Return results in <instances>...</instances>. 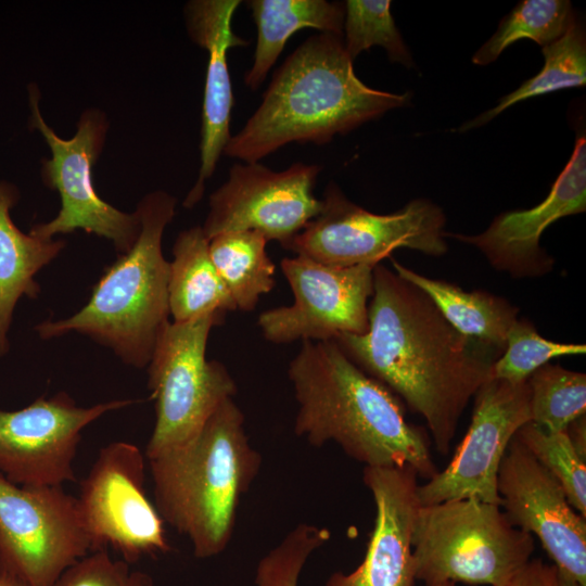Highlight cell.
Returning a JSON list of instances; mask_svg holds the SVG:
<instances>
[{"mask_svg": "<svg viewBox=\"0 0 586 586\" xmlns=\"http://www.w3.org/2000/svg\"><path fill=\"white\" fill-rule=\"evenodd\" d=\"M222 321L207 315L183 323L169 321L162 330L146 366L148 386L155 400L146 459L194 438L216 409L237 394L226 366L206 358L211 330Z\"/></svg>", "mask_w": 586, "mask_h": 586, "instance_id": "obj_7", "label": "cell"}, {"mask_svg": "<svg viewBox=\"0 0 586 586\" xmlns=\"http://www.w3.org/2000/svg\"><path fill=\"white\" fill-rule=\"evenodd\" d=\"M330 538L326 527L300 523L258 561L254 586H298L310 556Z\"/></svg>", "mask_w": 586, "mask_h": 586, "instance_id": "obj_31", "label": "cell"}, {"mask_svg": "<svg viewBox=\"0 0 586 586\" xmlns=\"http://www.w3.org/2000/svg\"><path fill=\"white\" fill-rule=\"evenodd\" d=\"M556 586H582L576 579L568 573L557 569Z\"/></svg>", "mask_w": 586, "mask_h": 586, "instance_id": "obj_36", "label": "cell"}, {"mask_svg": "<svg viewBox=\"0 0 586 586\" xmlns=\"http://www.w3.org/2000/svg\"><path fill=\"white\" fill-rule=\"evenodd\" d=\"M409 101V92L368 87L356 76L341 36L320 33L275 72L260 105L224 154L256 163L291 142L324 144Z\"/></svg>", "mask_w": 586, "mask_h": 586, "instance_id": "obj_3", "label": "cell"}, {"mask_svg": "<svg viewBox=\"0 0 586 586\" xmlns=\"http://www.w3.org/2000/svg\"><path fill=\"white\" fill-rule=\"evenodd\" d=\"M446 218L426 199H416L391 214H375L349 201L334 182L321 199V211L283 249L318 263L375 266L405 247L431 256L447 252Z\"/></svg>", "mask_w": 586, "mask_h": 586, "instance_id": "obj_8", "label": "cell"}, {"mask_svg": "<svg viewBox=\"0 0 586 586\" xmlns=\"http://www.w3.org/2000/svg\"><path fill=\"white\" fill-rule=\"evenodd\" d=\"M412 556L417 581L504 586L531 560L534 538L501 507L476 498L420 506Z\"/></svg>", "mask_w": 586, "mask_h": 586, "instance_id": "obj_6", "label": "cell"}, {"mask_svg": "<svg viewBox=\"0 0 586 586\" xmlns=\"http://www.w3.org/2000/svg\"><path fill=\"white\" fill-rule=\"evenodd\" d=\"M240 3L239 0H193L186 5L188 34L208 53L202 111L201 166L198 179L182 203L186 208H192L201 201L205 182L214 174L231 138L229 127L234 99L227 53L231 48L247 43L233 33L231 26Z\"/></svg>", "mask_w": 586, "mask_h": 586, "instance_id": "obj_19", "label": "cell"}, {"mask_svg": "<svg viewBox=\"0 0 586 586\" xmlns=\"http://www.w3.org/2000/svg\"><path fill=\"white\" fill-rule=\"evenodd\" d=\"M130 565L106 550H97L67 569L54 586H154L150 574Z\"/></svg>", "mask_w": 586, "mask_h": 586, "instance_id": "obj_32", "label": "cell"}, {"mask_svg": "<svg viewBox=\"0 0 586 586\" xmlns=\"http://www.w3.org/2000/svg\"><path fill=\"white\" fill-rule=\"evenodd\" d=\"M267 242L255 230L224 232L208 240L212 262L237 309L254 310L275 286L276 266L267 254Z\"/></svg>", "mask_w": 586, "mask_h": 586, "instance_id": "obj_24", "label": "cell"}, {"mask_svg": "<svg viewBox=\"0 0 586 586\" xmlns=\"http://www.w3.org/2000/svg\"><path fill=\"white\" fill-rule=\"evenodd\" d=\"M297 412L294 433L310 445L334 442L365 467L438 470L428 433L405 419L398 397L365 373L334 341H305L290 361Z\"/></svg>", "mask_w": 586, "mask_h": 586, "instance_id": "obj_2", "label": "cell"}, {"mask_svg": "<svg viewBox=\"0 0 586 586\" xmlns=\"http://www.w3.org/2000/svg\"><path fill=\"white\" fill-rule=\"evenodd\" d=\"M585 344L558 343L544 339L527 319L511 326L505 349L492 367L491 377L510 383H522L555 357L584 355Z\"/></svg>", "mask_w": 586, "mask_h": 586, "instance_id": "obj_30", "label": "cell"}, {"mask_svg": "<svg viewBox=\"0 0 586 586\" xmlns=\"http://www.w3.org/2000/svg\"><path fill=\"white\" fill-rule=\"evenodd\" d=\"M418 474L409 467H365L375 518L366 555L352 572H333L323 586H415L411 537L420 507Z\"/></svg>", "mask_w": 586, "mask_h": 586, "instance_id": "obj_18", "label": "cell"}, {"mask_svg": "<svg viewBox=\"0 0 586 586\" xmlns=\"http://www.w3.org/2000/svg\"><path fill=\"white\" fill-rule=\"evenodd\" d=\"M244 422L229 398L194 438L148 459L158 513L189 538L199 559L227 548L241 498L259 473L262 456L251 445Z\"/></svg>", "mask_w": 586, "mask_h": 586, "instance_id": "obj_4", "label": "cell"}, {"mask_svg": "<svg viewBox=\"0 0 586 586\" xmlns=\"http://www.w3.org/2000/svg\"><path fill=\"white\" fill-rule=\"evenodd\" d=\"M175 208L176 199L163 190L145 194L136 208L141 227L133 246L106 268L76 314L37 324L39 337L80 333L111 348L126 365L146 367L169 322V262L162 240Z\"/></svg>", "mask_w": 586, "mask_h": 586, "instance_id": "obj_5", "label": "cell"}, {"mask_svg": "<svg viewBox=\"0 0 586 586\" xmlns=\"http://www.w3.org/2000/svg\"><path fill=\"white\" fill-rule=\"evenodd\" d=\"M574 14L568 0H524L500 22L495 34L473 54L476 65H488L509 46L531 39L545 47L559 39Z\"/></svg>", "mask_w": 586, "mask_h": 586, "instance_id": "obj_26", "label": "cell"}, {"mask_svg": "<svg viewBox=\"0 0 586 586\" xmlns=\"http://www.w3.org/2000/svg\"><path fill=\"white\" fill-rule=\"evenodd\" d=\"M29 126L38 130L51 150V158L41 162L40 176L44 186L55 190L61 198L59 214L47 222L36 224L29 233L43 240L78 229L111 241L120 254L127 253L140 232L137 211L126 213L102 200L97 193L92 168L103 150L109 119L98 109H87L77 123L71 139L59 137L43 119L40 93L35 84L29 85Z\"/></svg>", "mask_w": 586, "mask_h": 586, "instance_id": "obj_9", "label": "cell"}, {"mask_svg": "<svg viewBox=\"0 0 586 586\" xmlns=\"http://www.w3.org/2000/svg\"><path fill=\"white\" fill-rule=\"evenodd\" d=\"M0 586H30L17 575L0 569Z\"/></svg>", "mask_w": 586, "mask_h": 586, "instance_id": "obj_35", "label": "cell"}, {"mask_svg": "<svg viewBox=\"0 0 586 586\" xmlns=\"http://www.w3.org/2000/svg\"><path fill=\"white\" fill-rule=\"evenodd\" d=\"M565 432L572 442L577 453L586 458V420L585 416H582L571 422Z\"/></svg>", "mask_w": 586, "mask_h": 586, "instance_id": "obj_34", "label": "cell"}, {"mask_svg": "<svg viewBox=\"0 0 586 586\" xmlns=\"http://www.w3.org/2000/svg\"><path fill=\"white\" fill-rule=\"evenodd\" d=\"M431 586H457V584L453 582H443V583H437Z\"/></svg>", "mask_w": 586, "mask_h": 586, "instance_id": "obj_37", "label": "cell"}, {"mask_svg": "<svg viewBox=\"0 0 586 586\" xmlns=\"http://www.w3.org/2000/svg\"><path fill=\"white\" fill-rule=\"evenodd\" d=\"M472 420L443 471L418 485L420 506L476 498L500 506L497 474L517 431L531 421L527 381L488 378L474 394Z\"/></svg>", "mask_w": 586, "mask_h": 586, "instance_id": "obj_15", "label": "cell"}, {"mask_svg": "<svg viewBox=\"0 0 586 586\" xmlns=\"http://www.w3.org/2000/svg\"><path fill=\"white\" fill-rule=\"evenodd\" d=\"M280 267L294 302L258 316L267 341H333L342 334L367 332L374 266L335 267L296 254L282 258Z\"/></svg>", "mask_w": 586, "mask_h": 586, "instance_id": "obj_12", "label": "cell"}, {"mask_svg": "<svg viewBox=\"0 0 586 586\" xmlns=\"http://www.w3.org/2000/svg\"><path fill=\"white\" fill-rule=\"evenodd\" d=\"M545 63L542 71L525 80L518 89L502 97L497 105L461 125L457 131L477 128L495 118L508 107L549 92L582 87L586 84V37L575 16L564 34L542 49Z\"/></svg>", "mask_w": 586, "mask_h": 586, "instance_id": "obj_25", "label": "cell"}, {"mask_svg": "<svg viewBox=\"0 0 586 586\" xmlns=\"http://www.w3.org/2000/svg\"><path fill=\"white\" fill-rule=\"evenodd\" d=\"M321 168L301 162L275 171L258 162L234 164L209 196L205 237L255 230L284 247L321 211L314 194Z\"/></svg>", "mask_w": 586, "mask_h": 586, "instance_id": "obj_14", "label": "cell"}, {"mask_svg": "<svg viewBox=\"0 0 586 586\" xmlns=\"http://www.w3.org/2000/svg\"><path fill=\"white\" fill-rule=\"evenodd\" d=\"M20 191L0 180V357L10 348L9 330L18 300L36 298L40 286L35 276L64 249L63 240H43L22 232L11 218Z\"/></svg>", "mask_w": 586, "mask_h": 586, "instance_id": "obj_20", "label": "cell"}, {"mask_svg": "<svg viewBox=\"0 0 586 586\" xmlns=\"http://www.w3.org/2000/svg\"><path fill=\"white\" fill-rule=\"evenodd\" d=\"M557 568L542 559H531L527 564L504 586H556Z\"/></svg>", "mask_w": 586, "mask_h": 586, "instance_id": "obj_33", "label": "cell"}, {"mask_svg": "<svg viewBox=\"0 0 586 586\" xmlns=\"http://www.w3.org/2000/svg\"><path fill=\"white\" fill-rule=\"evenodd\" d=\"M585 211L586 138L581 132L569 162L539 204L499 214L480 234L445 232L444 237L474 245L495 269L513 278H535L550 272L555 264L539 244L544 231L560 218Z\"/></svg>", "mask_w": 586, "mask_h": 586, "instance_id": "obj_17", "label": "cell"}, {"mask_svg": "<svg viewBox=\"0 0 586 586\" xmlns=\"http://www.w3.org/2000/svg\"><path fill=\"white\" fill-rule=\"evenodd\" d=\"M514 437L559 481L571 506L586 518V458L565 430L549 432L530 421Z\"/></svg>", "mask_w": 586, "mask_h": 586, "instance_id": "obj_28", "label": "cell"}, {"mask_svg": "<svg viewBox=\"0 0 586 586\" xmlns=\"http://www.w3.org/2000/svg\"><path fill=\"white\" fill-rule=\"evenodd\" d=\"M169 262L168 304L173 322L183 323L214 315L221 320L237 306L219 277L202 226L181 231Z\"/></svg>", "mask_w": 586, "mask_h": 586, "instance_id": "obj_21", "label": "cell"}, {"mask_svg": "<svg viewBox=\"0 0 586 586\" xmlns=\"http://www.w3.org/2000/svg\"><path fill=\"white\" fill-rule=\"evenodd\" d=\"M364 334L333 341L365 373L423 417L447 455L469 400L502 352L455 329L420 289L378 264Z\"/></svg>", "mask_w": 586, "mask_h": 586, "instance_id": "obj_1", "label": "cell"}, {"mask_svg": "<svg viewBox=\"0 0 586 586\" xmlns=\"http://www.w3.org/2000/svg\"><path fill=\"white\" fill-rule=\"evenodd\" d=\"M92 552L77 498L63 486H20L0 473V569L54 586Z\"/></svg>", "mask_w": 586, "mask_h": 586, "instance_id": "obj_10", "label": "cell"}, {"mask_svg": "<svg viewBox=\"0 0 586 586\" xmlns=\"http://www.w3.org/2000/svg\"><path fill=\"white\" fill-rule=\"evenodd\" d=\"M257 28L254 61L244 84L256 90L297 30L310 27L342 36L344 4L326 0H251L246 2Z\"/></svg>", "mask_w": 586, "mask_h": 586, "instance_id": "obj_22", "label": "cell"}, {"mask_svg": "<svg viewBox=\"0 0 586 586\" xmlns=\"http://www.w3.org/2000/svg\"><path fill=\"white\" fill-rule=\"evenodd\" d=\"M497 492L509 522L537 536L553 565L586 586V518L514 436L499 466Z\"/></svg>", "mask_w": 586, "mask_h": 586, "instance_id": "obj_16", "label": "cell"}, {"mask_svg": "<svg viewBox=\"0 0 586 586\" xmlns=\"http://www.w3.org/2000/svg\"><path fill=\"white\" fill-rule=\"evenodd\" d=\"M136 403L114 399L80 407L60 392L38 397L18 410L0 409V473L20 486L74 482V461L84 429L105 413Z\"/></svg>", "mask_w": 586, "mask_h": 586, "instance_id": "obj_13", "label": "cell"}, {"mask_svg": "<svg viewBox=\"0 0 586 586\" xmlns=\"http://www.w3.org/2000/svg\"><path fill=\"white\" fill-rule=\"evenodd\" d=\"M145 454L129 442L102 447L81 481L77 505L92 552L112 548L132 564L170 549L145 489Z\"/></svg>", "mask_w": 586, "mask_h": 586, "instance_id": "obj_11", "label": "cell"}, {"mask_svg": "<svg viewBox=\"0 0 586 586\" xmlns=\"http://www.w3.org/2000/svg\"><path fill=\"white\" fill-rule=\"evenodd\" d=\"M531 421L549 432L564 431L586 412L585 373L546 364L527 379Z\"/></svg>", "mask_w": 586, "mask_h": 586, "instance_id": "obj_27", "label": "cell"}, {"mask_svg": "<svg viewBox=\"0 0 586 586\" xmlns=\"http://www.w3.org/2000/svg\"><path fill=\"white\" fill-rule=\"evenodd\" d=\"M395 272L425 293L445 319L462 334L504 352L519 308L485 291H464L456 284L418 273L391 258Z\"/></svg>", "mask_w": 586, "mask_h": 586, "instance_id": "obj_23", "label": "cell"}, {"mask_svg": "<svg viewBox=\"0 0 586 586\" xmlns=\"http://www.w3.org/2000/svg\"><path fill=\"white\" fill-rule=\"evenodd\" d=\"M344 48L352 60L359 53L380 46L392 62L412 67L411 54L391 13L388 0H347L344 4Z\"/></svg>", "mask_w": 586, "mask_h": 586, "instance_id": "obj_29", "label": "cell"}]
</instances>
